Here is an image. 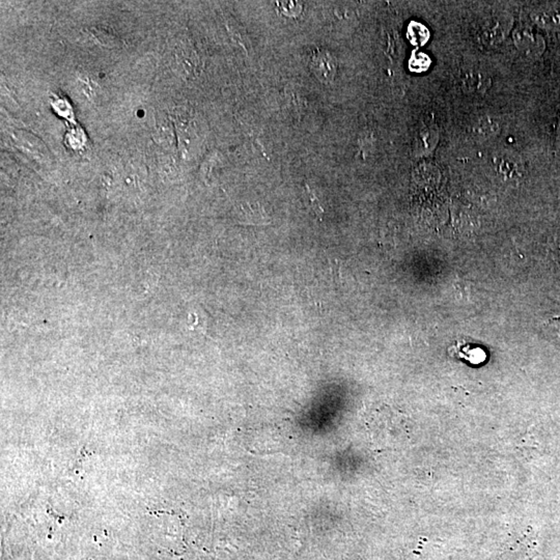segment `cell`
Returning <instances> with one entry per match:
<instances>
[{
	"label": "cell",
	"instance_id": "cell-1",
	"mask_svg": "<svg viewBox=\"0 0 560 560\" xmlns=\"http://www.w3.org/2000/svg\"><path fill=\"white\" fill-rule=\"evenodd\" d=\"M514 42L517 48L529 57H538L545 50L542 36L528 26H520L514 30Z\"/></svg>",
	"mask_w": 560,
	"mask_h": 560
},
{
	"label": "cell",
	"instance_id": "cell-2",
	"mask_svg": "<svg viewBox=\"0 0 560 560\" xmlns=\"http://www.w3.org/2000/svg\"><path fill=\"white\" fill-rule=\"evenodd\" d=\"M512 21L507 16H497L489 19L479 30V40L486 46H494L503 42L509 32Z\"/></svg>",
	"mask_w": 560,
	"mask_h": 560
},
{
	"label": "cell",
	"instance_id": "cell-3",
	"mask_svg": "<svg viewBox=\"0 0 560 560\" xmlns=\"http://www.w3.org/2000/svg\"><path fill=\"white\" fill-rule=\"evenodd\" d=\"M531 18L538 27L560 32V2L538 6L531 13Z\"/></svg>",
	"mask_w": 560,
	"mask_h": 560
},
{
	"label": "cell",
	"instance_id": "cell-4",
	"mask_svg": "<svg viewBox=\"0 0 560 560\" xmlns=\"http://www.w3.org/2000/svg\"><path fill=\"white\" fill-rule=\"evenodd\" d=\"M460 86L467 94L482 95L488 90L491 79L477 69L468 68L460 71Z\"/></svg>",
	"mask_w": 560,
	"mask_h": 560
},
{
	"label": "cell",
	"instance_id": "cell-5",
	"mask_svg": "<svg viewBox=\"0 0 560 560\" xmlns=\"http://www.w3.org/2000/svg\"><path fill=\"white\" fill-rule=\"evenodd\" d=\"M311 68L317 77L324 82H330L336 73V64L330 53L320 51L313 56Z\"/></svg>",
	"mask_w": 560,
	"mask_h": 560
},
{
	"label": "cell",
	"instance_id": "cell-6",
	"mask_svg": "<svg viewBox=\"0 0 560 560\" xmlns=\"http://www.w3.org/2000/svg\"><path fill=\"white\" fill-rule=\"evenodd\" d=\"M471 129L475 137L486 139L498 134L500 125L497 118L491 116H483L473 123Z\"/></svg>",
	"mask_w": 560,
	"mask_h": 560
},
{
	"label": "cell",
	"instance_id": "cell-7",
	"mask_svg": "<svg viewBox=\"0 0 560 560\" xmlns=\"http://www.w3.org/2000/svg\"><path fill=\"white\" fill-rule=\"evenodd\" d=\"M496 170H498L501 176L505 179L521 178L522 177V164L517 161L514 157L510 156H501L496 158L494 161Z\"/></svg>",
	"mask_w": 560,
	"mask_h": 560
},
{
	"label": "cell",
	"instance_id": "cell-8",
	"mask_svg": "<svg viewBox=\"0 0 560 560\" xmlns=\"http://www.w3.org/2000/svg\"><path fill=\"white\" fill-rule=\"evenodd\" d=\"M460 355L465 360L469 361L471 363H482L486 360V355L482 348L472 347L470 345H466L462 347L460 352Z\"/></svg>",
	"mask_w": 560,
	"mask_h": 560
},
{
	"label": "cell",
	"instance_id": "cell-9",
	"mask_svg": "<svg viewBox=\"0 0 560 560\" xmlns=\"http://www.w3.org/2000/svg\"><path fill=\"white\" fill-rule=\"evenodd\" d=\"M299 6V4H297V2H280L281 10H282L285 14L289 15V16H295L296 14L292 11V8H296V6Z\"/></svg>",
	"mask_w": 560,
	"mask_h": 560
},
{
	"label": "cell",
	"instance_id": "cell-10",
	"mask_svg": "<svg viewBox=\"0 0 560 560\" xmlns=\"http://www.w3.org/2000/svg\"><path fill=\"white\" fill-rule=\"evenodd\" d=\"M555 146L557 150L560 151V111L559 114V121H557L556 130H555Z\"/></svg>",
	"mask_w": 560,
	"mask_h": 560
},
{
	"label": "cell",
	"instance_id": "cell-11",
	"mask_svg": "<svg viewBox=\"0 0 560 560\" xmlns=\"http://www.w3.org/2000/svg\"><path fill=\"white\" fill-rule=\"evenodd\" d=\"M310 198H311V202H313V200H315V196H313V194L310 193ZM313 205L315 213L319 214V215L320 214L323 213V210H322L321 205H319V203H313Z\"/></svg>",
	"mask_w": 560,
	"mask_h": 560
}]
</instances>
